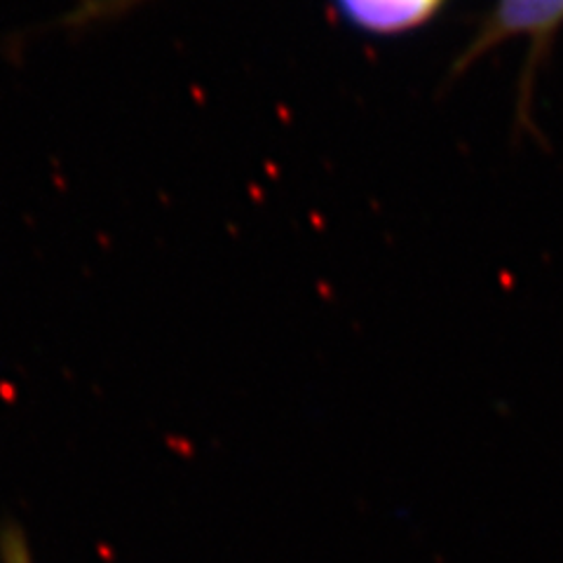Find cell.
<instances>
[{
    "instance_id": "cell-2",
    "label": "cell",
    "mask_w": 563,
    "mask_h": 563,
    "mask_svg": "<svg viewBox=\"0 0 563 563\" xmlns=\"http://www.w3.org/2000/svg\"><path fill=\"white\" fill-rule=\"evenodd\" d=\"M444 0H339L350 22L374 33L409 31L439 10Z\"/></svg>"
},
{
    "instance_id": "cell-1",
    "label": "cell",
    "mask_w": 563,
    "mask_h": 563,
    "mask_svg": "<svg viewBox=\"0 0 563 563\" xmlns=\"http://www.w3.org/2000/svg\"><path fill=\"white\" fill-rule=\"evenodd\" d=\"M559 26H563V0H498L482 31L474 35L461 66H467L505 41L550 38Z\"/></svg>"
},
{
    "instance_id": "cell-3",
    "label": "cell",
    "mask_w": 563,
    "mask_h": 563,
    "mask_svg": "<svg viewBox=\"0 0 563 563\" xmlns=\"http://www.w3.org/2000/svg\"><path fill=\"white\" fill-rule=\"evenodd\" d=\"M148 3V0H76L66 12H62L57 20H52L47 29H59L68 33H85L97 26L118 22L120 16L130 14L139 5Z\"/></svg>"
}]
</instances>
